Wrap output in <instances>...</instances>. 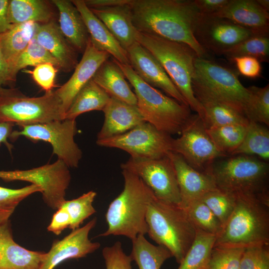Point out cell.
<instances>
[{
	"instance_id": "1",
	"label": "cell",
	"mask_w": 269,
	"mask_h": 269,
	"mask_svg": "<svg viewBox=\"0 0 269 269\" xmlns=\"http://www.w3.org/2000/svg\"><path fill=\"white\" fill-rule=\"evenodd\" d=\"M130 5L137 31L186 44L198 57L208 58L193 34L200 14L194 0H131Z\"/></svg>"
},
{
	"instance_id": "2",
	"label": "cell",
	"mask_w": 269,
	"mask_h": 269,
	"mask_svg": "<svg viewBox=\"0 0 269 269\" xmlns=\"http://www.w3.org/2000/svg\"><path fill=\"white\" fill-rule=\"evenodd\" d=\"M124 187L110 204L105 215L108 229L99 236H124L131 240L147 233V207L155 197L135 174L122 169Z\"/></svg>"
},
{
	"instance_id": "3",
	"label": "cell",
	"mask_w": 269,
	"mask_h": 269,
	"mask_svg": "<svg viewBox=\"0 0 269 269\" xmlns=\"http://www.w3.org/2000/svg\"><path fill=\"white\" fill-rule=\"evenodd\" d=\"M238 75L236 70L229 67L209 58L196 57L192 78L194 95L201 104H224L245 116L251 92L240 82Z\"/></svg>"
},
{
	"instance_id": "4",
	"label": "cell",
	"mask_w": 269,
	"mask_h": 269,
	"mask_svg": "<svg viewBox=\"0 0 269 269\" xmlns=\"http://www.w3.org/2000/svg\"><path fill=\"white\" fill-rule=\"evenodd\" d=\"M235 196L234 211L213 247L246 249L269 245V204L254 196Z\"/></svg>"
},
{
	"instance_id": "5",
	"label": "cell",
	"mask_w": 269,
	"mask_h": 269,
	"mask_svg": "<svg viewBox=\"0 0 269 269\" xmlns=\"http://www.w3.org/2000/svg\"><path fill=\"white\" fill-rule=\"evenodd\" d=\"M136 41L157 59L190 110L202 119L204 109L192 87L194 61L198 57L195 51L186 44L138 31Z\"/></svg>"
},
{
	"instance_id": "6",
	"label": "cell",
	"mask_w": 269,
	"mask_h": 269,
	"mask_svg": "<svg viewBox=\"0 0 269 269\" xmlns=\"http://www.w3.org/2000/svg\"><path fill=\"white\" fill-rule=\"evenodd\" d=\"M217 163L205 170L217 188L237 195L252 196L269 204V163L254 156L236 155Z\"/></svg>"
},
{
	"instance_id": "7",
	"label": "cell",
	"mask_w": 269,
	"mask_h": 269,
	"mask_svg": "<svg viewBox=\"0 0 269 269\" xmlns=\"http://www.w3.org/2000/svg\"><path fill=\"white\" fill-rule=\"evenodd\" d=\"M112 59L134 88L136 106L144 121L170 135L180 134L191 115L190 108L145 83L130 65Z\"/></svg>"
},
{
	"instance_id": "8",
	"label": "cell",
	"mask_w": 269,
	"mask_h": 269,
	"mask_svg": "<svg viewBox=\"0 0 269 269\" xmlns=\"http://www.w3.org/2000/svg\"><path fill=\"white\" fill-rule=\"evenodd\" d=\"M145 220L149 237L167 248L179 264L196 235L185 210L155 197L148 206Z\"/></svg>"
},
{
	"instance_id": "9",
	"label": "cell",
	"mask_w": 269,
	"mask_h": 269,
	"mask_svg": "<svg viewBox=\"0 0 269 269\" xmlns=\"http://www.w3.org/2000/svg\"><path fill=\"white\" fill-rule=\"evenodd\" d=\"M61 101L54 91L28 97L14 89L4 88L0 94V121L18 126L65 119Z\"/></svg>"
},
{
	"instance_id": "10",
	"label": "cell",
	"mask_w": 269,
	"mask_h": 269,
	"mask_svg": "<svg viewBox=\"0 0 269 269\" xmlns=\"http://www.w3.org/2000/svg\"><path fill=\"white\" fill-rule=\"evenodd\" d=\"M13 131L10 139L13 141L22 136L33 141H44L51 144L53 154L69 167H78L82 151L74 137L77 129L75 120L64 119L19 126Z\"/></svg>"
},
{
	"instance_id": "11",
	"label": "cell",
	"mask_w": 269,
	"mask_h": 269,
	"mask_svg": "<svg viewBox=\"0 0 269 269\" xmlns=\"http://www.w3.org/2000/svg\"><path fill=\"white\" fill-rule=\"evenodd\" d=\"M173 138L151 124L144 122L120 135L96 140L100 146L116 148L132 157L157 159L171 151Z\"/></svg>"
},
{
	"instance_id": "12",
	"label": "cell",
	"mask_w": 269,
	"mask_h": 269,
	"mask_svg": "<svg viewBox=\"0 0 269 269\" xmlns=\"http://www.w3.org/2000/svg\"><path fill=\"white\" fill-rule=\"evenodd\" d=\"M121 167L139 177L157 199L180 205L181 197L176 175L168 155L157 159L130 157L121 164Z\"/></svg>"
},
{
	"instance_id": "13",
	"label": "cell",
	"mask_w": 269,
	"mask_h": 269,
	"mask_svg": "<svg viewBox=\"0 0 269 269\" xmlns=\"http://www.w3.org/2000/svg\"><path fill=\"white\" fill-rule=\"evenodd\" d=\"M1 179L6 182H29L40 187L45 203L57 210L66 200V190L70 182L71 174L67 165L57 159L53 163L30 169L2 170Z\"/></svg>"
},
{
	"instance_id": "14",
	"label": "cell",
	"mask_w": 269,
	"mask_h": 269,
	"mask_svg": "<svg viewBox=\"0 0 269 269\" xmlns=\"http://www.w3.org/2000/svg\"><path fill=\"white\" fill-rule=\"evenodd\" d=\"M180 134L173 138L171 151L179 154L198 171L205 172L216 158L227 156L216 148L197 114L190 115Z\"/></svg>"
},
{
	"instance_id": "15",
	"label": "cell",
	"mask_w": 269,
	"mask_h": 269,
	"mask_svg": "<svg viewBox=\"0 0 269 269\" xmlns=\"http://www.w3.org/2000/svg\"><path fill=\"white\" fill-rule=\"evenodd\" d=\"M193 34L207 52L208 50L218 55L254 35L228 19L201 14L195 24Z\"/></svg>"
},
{
	"instance_id": "16",
	"label": "cell",
	"mask_w": 269,
	"mask_h": 269,
	"mask_svg": "<svg viewBox=\"0 0 269 269\" xmlns=\"http://www.w3.org/2000/svg\"><path fill=\"white\" fill-rule=\"evenodd\" d=\"M127 51L130 66L143 81L188 106L160 63L148 50L136 41Z\"/></svg>"
},
{
	"instance_id": "17",
	"label": "cell",
	"mask_w": 269,
	"mask_h": 269,
	"mask_svg": "<svg viewBox=\"0 0 269 269\" xmlns=\"http://www.w3.org/2000/svg\"><path fill=\"white\" fill-rule=\"evenodd\" d=\"M96 223L95 218L84 226L72 230L63 239L54 241L49 251L46 253L39 269H53L64 261L83 258L98 249L100 243L92 242L89 239V234Z\"/></svg>"
},
{
	"instance_id": "18",
	"label": "cell",
	"mask_w": 269,
	"mask_h": 269,
	"mask_svg": "<svg viewBox=\"0 0 269 269\" xmlns=\"http://www.w3.org/2000/svg\"><path fill=\"white\" fill-rule=\"evenodd\" d=\"M81 60L69 80L54 91L66 113L79 91L91 80L100 66L110 55L97 49L90 37Z\"/></svg>"
},
{
	"instance_id": "19",
	"label": "cell",
	"mask_w": 269,
	"mask_h": 269,
	"mask_svg": "<svg viewBox=\"0 0 269 269\" xmlns=\"http://www.w3.org/2000/svg\"><path fill=\"white\" fill-rule=\"evenodd\" d=\"M168 155L175 171L183 208L217 188L210 174L195 169L178 153L170 151Z\"/></svg>"
},
{
	"instance_id": "20",
	"label": "cell",
	"mask_w": 269,
	"mask_h": 269,
	"mask_svg": "<svg viewBox=\"0 0 269 269\" xmlns=\"http://www.w3.org/2000/svg\"><path fill=\"white\" fill-rule=\"evenodd\" d=\"M229 20L254 35H269V12L257 0H230L219 11L210 14Z\"/></svg>"
},
{
	"instance_id": "21",
	"label": "cell",
	"mask_w": 269,
	"mask_h": 269,
	"mask_svg": "<svg viewBox=\"0 0 269 269\" xmlns=\"http://www.w3.org/2000/svg\"><path fill=\"white\" fill-rule=\"evenodd\" d=\"M46 253L24 248L13 240L10 221L0 224V269H39Z\"/></svg>"
},
{
	"instance_id": "22",
	"label": "cell",
	"mask_w": 269,
	"mask_h": 269,
	"mask_svg": "<svg viewBox=\"0 0 269 269\" xmlns=\"http://www.w3.org/2000/svg\"><path fill=\"white\" fill-rule=\"evenodd\" d=\"M105 120L97 140L124 134L145 122L136 105L111 97L103 110Z\"/></svg>"
},
{
	"instance_id": "23",
	"label": "cell",
	"mask_w": 269,
	"mask_h": 269,
	"mask_svg": "<svg viewBox=\"0 0 269 269\" xmlns=\"http://www.w3.org/2000/svg\"><path fill=\"white\" fill-rule=\"evenodd\" d=\"M35 37L56 60L59 70L69 72L74 69L78 61L77 52L69 44L54 20L37 24Z\"/></svg>"
},
{
	"instance_id": "24",
	"label": "cell",
	"mask_w": 269,
	"mask_h": 269,
	"mask_svg": "<svg viewBox=\"0 0 269 269\" xmlns=\"http://www.w3.org/2000/svg\"><path fill=\"white\" fill-rule=\"evenodd\" d=\"M71 1L80 12L84 20L93 45L98 50L112 55L118 62L130 65L127 50L86 5L84 0H73Z\"/></svg>"
},
{
	"instance_id": "25",
	"label": "cell",
	"mask_w": 269,
	"mask_h": 269,
	"mask_svg": "<svg viewBox=\"0 0 269 269\" xmlns=\"http://www.w3.org/2000/svg\"><path fill=\"white\" fill-rule=\"evenodd\" d=\"M130 3L103 8H89L126 50L136 41L137 30L133 23Z\"/></svg>"
},
{
	"instance_id": "26",
	"label": "cell",
	"mask_w": 269,
	"mask_h": 269,
	"mask_svg": "<svg viewBox=\"0 0 269 269\" xmlns=\"http://www.w3.org/2000/svg\"><path fill=\"white\" fill-rule=\"evenodd\" d=\"M59 13V27L63 35L77 52L83 53L89 39L84 20L71 0H53Z\"/></svg>"
},
{
	"instance_id": "27",
	"label": "cell",
	"mask_w": 269,
	"mask_h": 269,
	"mask_svg": "<svg viewBox=\"0 0 269 269\" xmlns=\"http://www.w3.org/2000/svg\"><path fill=\"white\" fill-rule=\"evenodd\" d=\"M92 79L111 97L136 105L137 99L134 92L131 89L121 68L112 59L105 61Z\"/></svg>"
},
{
	"instance_id": "28",
	"label": "cell",
	"mask_w": 269,
	"mask_h": 269,
	"mask_svg": "<svg viewBox=\"0 0 269 269\" xmlns=\"http://www.w3.org/2000/svg\"><path fill=\"white\" fill-rule=\"evenodd\" d=\"M37 25L33 22L14 25L10 30L0 34V47L14 81L13 69L16 62L34 36Z\"/></svg>"
},
{
	"instance_id": "29",
	"label": "cell",
	"mask_w": 269,
	"mask_h": 269,
	"mask_svg": "<svg viewBox=\"0 0 269 269\" xmlns=\"http://www.w3.org/2000/svg\"><path fill=\"white\" fill-rule=\"evenodd\" d=\"M8 15L12 25L28 22L43 24L54 20V12L52 5L46 0H10Z\"/></svg>"
},
{
	"instance_id": "30",
	"label": "cell",
	"mask_w": 269,
	"mask_h": 269,
	"mask_svg": "<svg viewBox=\"0 0 269 269\" xmlns=\"http://www.w3.org/2000/svg\"><path fill=\"white\" fill-rule=\"evenodd\" d=\"M111 97L92 79L77 93L66 111L65 119L76 120L83 113L102 111Z\"/></svg>"
},
{
	"instance_id": "31",
	"label": "cell",
	"mask_w": 269,
	"mask_h": 269,
	"mask_svg": "<svg viewBox=\"0 0 269 269\" xmlns=\"http://www.w3.org/2000/svg\"><path fill=\"white\" fill-rule=\"evenodd\" d=\"M132 241V250L130 256L139 269H160L163 263L172 257L167 248L151 244L144 235H139Z\"/></svg>"
},
{
	"instance_id": "32",
	"label": "cell",
	"mask_w": 269,
	"mask_h": 269,
	"mask_svg": "<svg viewBox=\"0 0 269 269\" xmlns=\"http://www.w3.org/2000/svg\"><path fill=\"white\" fill-rule=\"evenodd\" d=\"M232 155H256L267 161L269 159V131L262 124L249 122L244 138Z\"/></svg>"
},
{
	"instance_id": "33",
	"label": "cell",
	"mask_w": 269,
	"mask_h": 269,
	"mask_svg": "<svg viewBox=\"0 0 269 269\" xmlns=\"http://www.w3.org/2000/svg\"><path fill=\"white\" fill-rule=\"evenodd\" d=\"M217 236L196 229L194 241L178 269H206Z\"/></svg>"
},
{
	"instance_id": "34",
	"label": "cell",
	"mask_w": 269,
	"mask_h": 269,
	"mask_svg": "<svg viewBox=\"0 0 269 269\" xmlns=\"http://www.w3.org/2000/svg\"><path fill=\"white\" fill-rule=\"evenodd\" d=\"M201 105L204 109L202 120L206 129L234 124L248 125L249 123L243 114L227 105L210 102Z\"/></svg>"
},
{
	"instance_id": "35",
	"label": "cell",
	"mask_w": 269,
	"mask_h": 269,
	"mask_svg": "<svg viewBox=\"0 0 269 269\" xmlns=\"http://www.w3.org/2000/svg\"><path fill=\"white\" fill-rule=\"evenodd\" d=\"M248 125H229L206 129L216 148L221 152L231 154L242 142Z\"/></svg>"
},
{
	"instance_id": "36",
	"label": "cell",
	"mask_w": 269,
	"mask_h": 269,
	"mask_svg": "<svg viewBox=\"0 0 269 269\" xmlns=\"http://www.w3.org/2000/svg\"><path fill=\"white\" fill-rule=\"evenodd\" d=\"M221 55L229 60L237 57L250 56L260 62L269 61V36L254 35L241 41Z\"/></svg>"
},
{
	"instance_id": "37",
	"label": "cell",
	"mask_w": 269,
	"mask_h": 269,
	"mask_svg": "<svg viewBox=\"0 0 269 269\" xmlns=\"http://www.w3.org/2000/svg\"><path fill=\"white\" fill-rule=\"evenodd\" d=\"M184 209L196 229L217 237L221 232V223L200 199L192 202Z\"/></svg>"
},
{
	"instance_id": "38",
	"label": "cell",
	"mask_w": 269,
	"mask_h": 269,
	"mask_svg": "<svg viewBox=\"0 0 269 269\" xmlns=\"http://www.w3.org/2000/svg\"><path fill=\"white\" fill-rule=\"evenodd\" d=\"M251 99L245 116L249 122L269 126V85L264 87L248 88Z\"/></svg>"
},
{
	"instance_id": "39",
	"label": "cell",
	"mask_w": 269,
	"mask_h": 269,
	"mask_svg": "<svg viewBox=\"0 0 269 269\" xmlns=\"http://www.w3.org/2000/svg\"><path fill=\"white\" fill-rule=\"evenodd\" d=\"M219 219L223 227L233 213L236 197L218 188L205 193L200 199Z\"/></svg>"
},
{
	"instance_id": "40",
	"label": "cell",
	"mask_w": 269,
	"mask_h": 269,
	"mask_svg": "<svg viewBox=\"0 0 269 269\" xmlns=\"http://www.w3.org/2000/svg\"><path fill=\"white\" fill-rule=\"evenodd\" d=\"M41 192V188L30 184L19 189H11L0 186V224L9 220L19 203L29 195Z\"/></svg>"
},
{
	"instance_id": "41",
	"label": "cell",
	"mask_w": 269,
	"mask_h": 269,
	"mask_svg": "<svg viewBox=\"0 0 269 269\" xmlns=\"http://www.w3.org/2000/svg\"><path fill=\"white\" fill-rule=\"evenodd\" d=\"M96 195V192L90 191L77 198L65 200L61 205L70 216L71 222L70 229L74 230L79 228L85 219L96 212L93 203Z\"/></svg>"
},
{
	"instance_id": "42",
	"label": "cell",
	"mask_w": 269,
	"mask_h": 269,
	"mask_svg": "<svg viewBox=\"0 0 269 269\" xmlns=\"http://www.w3.org/2000/svg\"><path fill=\"white\" fill-rule=\"evenodd\" d=\"M47 62L52 63L59 70L56 60L38 42L34 36L18 58L13 69L14 76L16 77L17 73L27 67H35Z\"/></svg>"
},
{
	"instance_id": "43",
	"label": "cell",
	"mask_w": 269,
	"mask_h": 269,
	"mask_svg": "<svg viewBox=\"0 0 269 269\" xmlns=\"http://www.w3.org/2000/svg\"><path fill=\"white\" fill-rule=\"evenodd\" d=\"M245 249L213 247L206 269H239Z\"/></svg>"
},
{
	"instance_id": "44",
	"label": "cell",
	"mask_w": 269,
	"mask_h": 269,
	"mask_svg": "<svg viewBox=\"0 0 269 269\" xmlns=\"http://www.w3.org/2000/svg\"><path fill=\"white\" fill-rule=\"evenodd\" d=\"M239 269H269V245L246 248Z\"/></svg>"
},
{
	"instance_id": "45",
	"label": "cell",
	"mask_w": 269,
	"mask_h": 269,
	"mask_svg": "<svg viewBox=\"0 0 269 269\" xmlns=\"http://www.w3.org/2000/svg\"><path fill=\"white\" fill-rule=\"evenodd\" d=\"M58 69L52 63L47 62L39 64L32 70L23 72L31 75L33 81L45 93L52 91L55 86V78Z\"/></svg>"
},
{
	"instance_id": "46",
	"label": "cell",
	"mask_w": 269,
	"mask_h": 269,
	"mask_svg": "<svg viewBox=\"0 0 269 269\" xmlns=\"http://www.w3.org/2000/svg\"><path fill=\"white\" fill-rule=\"evenodd\" d=\"M106 269H132L130 256L123 251L122 244L117 241L111 246L105 247L102 251Z\"/></svg>"
},
{
	"instance_id": "47",
	"label": "cell",
	"mask_w": 269,
	"mask_h": 269,
	"mask_svg": "<svg viewBox=\"0 0 269 269\" xmlns=\"http://www.w3.org/2000/svg\"><path fill=\"white\" fill-rule=\"evenodd\" d=\"M230 61L235 64L238 74L250 79H256L261 76L262 68L261 62L254 57L240 56Z\"/></svg>"
},
{
	"instance_id": "48",
	"label": "cell",
	"mask_w": 269,
	"mask_h": 269,
	"mask_svg": "<svg viewBox=\"0 0 269 269\" xmlns=\"http://www.w3.org/2000/svg\"><path fill=\"white\" fill-rule=\"evenodd\" d=\"M71 219L66 209L61 206L52 216L47 230L56 235H59L66 228L71 226Z\"/></svg>"
},
{
	"instance_id": "49",
	"label": "cell",
	"mask_w": 269,
	"mask_h": 269,
	"mask_svg": "<svg viewBox=\"0 0 269 269\" xmlns=\"http://www.w3.org/2000/svg\"><path fill=\"white\" fill-rule=\"evenodd\" d=\"M230 0H194V3L201 14L215 13L224 7Z\"/></svg>"
},
{
	"instance_id": "50",
	"label": "cell",
	"mask_w": 269,
	"mask_h": 269,
	"mask_svg": "<svg viewBox=\"0 0 269 269\" xmlns=\"http://www.w3.org/2000/svg\"><path fill=\"white\" fill-rule=\"evenodd\" d=\"M14 81L12 77L9 67L0 47V91L3 88V85L10 84Z\"/></svg>"
},
{
	"instance_id": "51",
	"label": "cell",
	"mask_w": 269,
	"mask_h": 269,
	"mask_svg": "<svg viewBox=\"0 0 269 269\" xmlns=\"http://www.w3.org/2000/svg\"><path fill=\"white\" fill-rule=\"evenodd\" d=\"M8 4V0H0V34L10 30L14 25L9 21Z\"/></svg>"
},
{
	"instance_id": "52",
	"label": "cell",
	"mask_w": 269,
	"mask_h": 269,
	"mask_svg": "<svg viewBox=\"0 0 269 269\" xmlns=\"http://www.w3.org/2000/svg\"><path fill=\"white\" fill-rule=\"evenodd\" d=\"M131 0H85L84 2L90 8L107 7L129 4Z\"/></svg>"
},
{
	"instance_id": "53",
	"label": "cell",
	"mask_w": 269,
	"mask_h": 269,
	"mask_svg": "<svg viewBox=\"0 0 269 269\" xmlns=\"http://www.w3.org/2000/svg\"><path fill=\"white\" fill-rule=\"evenodd\" d=\"M14 125L12 123L0 121V146L4 144L9 150L12 146L8 142V139L10 138Z\"/></svg>"
},
{
	"instance_id": "54",
	"label": "cell",
	"mask_w": 269,
	"mask_h": 269,
	"mask_svg": "<svg viewBox=\"0 0 269 269\" xmlns=\"http://www.w3.org/2000/svg\"><path fill=\"white\" fill-rule=\"evenodd\" d=\"M257 1L263 8L269 11V0H257Z\"/></svg>"
},
{
	"instance_id": "55",
	"label": "cell",
	"mask_w": 269,
	"mask_h": 269,
	"mask_svg": "<svg viewBox=\"0 0 269 269\" xmlns=\"http://www.w3.org/2000/svg\"><path fill=\"white\" fill-rule=\"evenodd\" d=\"M4 88H3L0 91V94L1 93V92L2 91V90H3Z\"/></svg>"
}]
</instances>
